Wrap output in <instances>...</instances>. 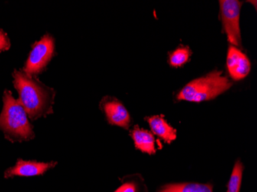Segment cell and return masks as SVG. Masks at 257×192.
Listing matches in <instances>:
<instances>
[{
    "mask_svg": "<svg viewBox=\"0 0 257 192\" xmlns=\"http://www.w3.org/2000/svg\"><path fill=\"white\" fill-rule=\"evenodd\" d=\"M14 85L19 94V102L31 120L46 117L53 112L56 91L46 86L37 76H30L16 69L13 73Z\"/></svg>",
    "mask_w": 257,
    "mask_h": 192,
    "instance_id": "6da1fadb",
    "label": "cell"
},
{
    "mask_svg": "<svg viewBox=\"0 0 257 192\" xmlns=\"http://www.w3.org/2000/svg\"><path fill=\"white\" fill-rule=\"evenodd\" d=\"M0 130L6 138L12 142L29 141L35 137L33 126L28 115L11 92L5 90L4 94V109L0 115Z\"/></svg>",
    "mask_w": 257,
    "mask_h": 192,
    "instance_id": "7a4b0ae2",
    "label": "cell"
},
{
    "mask_svg": "<svg viewBox=\"0 0 257 192\" xmlns=\"http://www.w3.org/2000/svg\"><path fill=\"white\" fill-rule=\"evenodd\" d=\"M232 83L223 72L214 70L191 81L177 94V99L192 102L212 100L232 87Z\"/></svg>",
    "mask_w": 257,
    "mask_h": 192,
    "instance_id": "3957f363",
    "label": "cell"
},
{
    "mask_svg": "<svg viewBox=\"0 0 257 192\" xmlns=\"http://www.w3.org/2000/svg\"><path fill=\"white\" fill-rule=\"evenodd\" d=\"M56 56L55 40L51 35L46 34L40 41L32 46V50L23 71L30 76H37L46 69Z\"/></svg>",
    "mask_w": 257,
    "mask_h": 192,
    "instance_id": "277c9868",
    "label": "cell"
},
{
    "mask_svg": "<svg viewBox=\"0 0 257 192\" xmlns=\"http://www.w3.org/2000/svg\"><path fill=\"white\" fill-rule=\"evenodd\" d=\"M220 15L223 29L231 46L241 47V32L239 27L242 2L237 0L219 1Z\"/></svg>",
    "mask_w": 257,
    "mask_h": 192,
    "instance_id": "5b68a950",
    "label": "cell"
},
{
    "mask_svg": "<svg viewBox=\"0 0 257 192\" xmlns=\"http://www.w3.org/2000/svg\"><path fill=\"white\" fill-rule=\"evenodd\" d=\"M100 107L110 125L128 129L131 122V115L118 99L106 96L102 99Z\"/></svg>",
    "mask_w": 257,
    "mask_h": 192,
    "instance_id": "8992f818",
    "label": "cell"
},
{
    "mask_svg": "<svg viewBox=\"0 0 257 192\" xmlns=\"http://www.w3.org/2000/svg\"><path fill=\"white\" fill-rule=\"evenodd\" d=\"M226 66L229 76L235 81L245 79L250 73L249 58L237 47L231 45L228 49Z\"/></svg>",
    "mask_w": 257,
    "mask_h": 192,
    "instance_id": "52a82bcc",
    "label": "cell"
},
{
    "mask_svg": "<svg viewBox=\"0 0 257 192\" xmlns=\"http://www.w3.org/2000/svg\"><path fill=\"white\" fill-rule=\"evenodd\" d=\"M56 164L57 162L56 161L39 162L36 161H24L23 159H18L15 166L10 167L5 171V177H14V176L31 177V176L42 175L48 170L53 168Z\"/></svg>",
    "mask_w": 257,
    "mask_h": 192,
    "instance_id": "ba28073f",
    "label": "cell"
},
{
    "mask_svg": "<svg viewBox=\"0 0 257 192\" xmlns=\"http://www.w3.org/2000/svg\"><path fill=\"white\" fill-rule=\"evenodd\" d=\"M147 121L153 134L160 137L168 144L177 138V130L169 125L163 117L154 115L147 118Z\"/></svg>",
    "mask_w": 257,
    "mask_h": 192,
    "instance_id": "9c48e42d",
    "label": "cell"
},
{
    "mask_svg": "<svg viewBox=\"0 0 257 192\" xmlns=\"http://www.w3.org/2000/svg\"><path fill=\"white\" fill-rule=\"evenodd\" d=\"M131 135L137 149L149 154H155L157 151L156 140L150 131L144 128H140L138 125H136L131 131Z\"/></svg>",
    "mask_w": 257,
    "mask_h": 192,
    "instance_id": "30bf717a",
    "label": "cell"
},
{
    "mask_svg": "<svg viewBox=\"0 0 257 192\" xmlns=\"http://www.w3.org/2000/svg\"><path fill=\"white\" fill-rule=\"evenodd\" d=\"M159 192H213V186L198 183H177L163 186Z\"/></svg>",
    "mask_w": 257,
    "mask_h": 192,
    "instance_id": "8fae6325",
    "label": "cell"
},
{
    "mask_svg": "<svg viewBox=\"0 0 257 192\" xmlns=\"http://www.w3.org/2000/svg\"><path fill=\"white\" fill-rule=\"evenodd\" d=\"M191 54V50L188 46H179L169 54V63L172 67H181L189 61Z\"/></svg>",
    "mask_w": 257,
    "mask_h": 192,
    "instance_id": "7c38bea8",
    "label": "cell"
},
{
    "mask_svg": "<svg viewBox=\"0 0 257 192\" xmlns=\"http://www.w3.org/2000/svg\"><path fill=\"white\" fill-rule=\"evenodd\" d=\"M243 165L239 160L236 161L228 184L227 192H239L242 183Z\"/></svg>",
    "mask_w": 257,
    "mask_h": 192,
    "instance_id": "4fadbf2b",
    "label": "cell"
},
{
    "mask_svg": "<svg viewBox=\"0 0 257 192\" xmlns=\"http://www.w3.org/2000/svg\"><path fill=\"white\" fill-rule=\"evenodd\" d=\"M11 43L8 35L0 28V53L10 50Z\"/></svg>",
    "mask_w": 257,
    "mask_h": 192,
    "instance_id": "5bb4252c",
    "label": "cell"
},
{
    "mask_svg": "<svg viewBox=\"0 0 257 192\" xmlns=\"http://www.w3.org/2000/svg\"><path fill=\"white\" fill-rule=\"evenodd\" d=\"M114 192H137V185L134 181H127Z\"/></svg>",
    "mask_w": 257,
    "mask_h": 192,
    "instance_id": "9a60e30c",
    "label": "cell"
}]
</instances>
